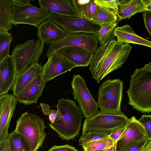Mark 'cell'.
<instances>
[{
	"label": "cell",
	"mask_w": 151,
	"mask_h": 151,
	"mask_svg": "<svg viewBox=\"0 0 151 151\" xmlns=\"http://www.w3.org/2000/svg\"><path fill=\"white\" fill-rule=\"evenodd\" d=\"M132 49L129 44H121L116 40L99 45L94 53L89 70L97 83L107 75L122 67Z\"/></svg>",
	"instance_id": "1"
},
{
	"label": "cell",
	"mask_w": 151,
	"mask_h": 151,
	"mask_svg": "<svg viewBox=\"0 0 151 151\" xmlns=\"http://www.w3.org/2000/svg\"><path fill=\"white\" fill-rule=\"evenodd\" d=\"M128 104L142 113L151 112V62L130 76Z\"/></svg>",
	"instance_id": "2"
},
{
	"label": "cell",
	"mask_w": 151,
	"mask_h": 151,
	"mask_svg": "<svg viewBox=\"0 0 151 151\" xmlns=\"http://www.w3.org/2000/svg\"><path fill=\"white\" fill-rule=\"evenodd\" d=\"M56 106L63 115L60 120L48 124L63 140L68 141L79 135L82 124V112L76 102L68 99L61 98Z\"/></svg>",
	"instance_id": "3"
},
{
	"label": "cell",
	"mask_w": 151,
	"mask_h": 151,
	"mask_svg": "<svg viewBox=\"0 0 151 151\" xmlns=\"http://www.w3.org/2000/svg\"><path fill=\"white\" fill-rule=\"evenodd\" d=\"M47 127L38 116L25 112L17 121L15 131L23 137L30 151H37L45 139Z\"/></svg>",
	"instance_id": "4"
},
{
	"label": "cell",
	"mask_w": 151,
	"mask_h": 151,
	"mask_svg": "<svg viewBox=\"0 0 151 151\" xmlns=\"http://www.w3.org/2000/svg\"><path fill=\"white\" fill-rule=\"evenodd\" d=\"M123 82L119 79H108L100 86L97 103L100 111L107 114H119L123 97Z\"/></svg>",
	"instance_id": "5"
},
{
	"label": "cell",
	"mask_w": 151,
	"mask_h": 151,
	"mask_svg": "<svg viewBox=\"0 0 151 151\" xmlns=\"http://www.w3.org/2000/svg\"><path fill=\"white\" fill-rule=\"evenodd\" d=\"M38 39L28 40L17 45L12 50V56L16 76L19 75L38 62L45 47Z\"/></svg>",
	"instance_id": "6"
},
{
	"label": "cell",
	"mask_w": 151,
	"mask_h": 151,
	"mask_svg": "<svg viewBox=\"0 0 151 151\" xmlns=\"http://www.w3.org/2000/svg\"><path fill=\"white\" fill-rule=\"evenodd\" d=\"M129 119L124 113L113 114L100 111L93 117L85 119L81 134L91 132L111 133L117 129L125 127Z\"/></svg>",
	"instance_id": "7"
},
{
	"label": "cell",
	"mask_w": 151,
	"mask_h": 151,
	"mask_svg": "<svg viewBox=\"0 0 151 151\" xmlns=\"http://www.w3.org/2000/svg\"><path fill=\"white\" fill-rule=\"evenodd\" d=\"M98 44L94 34L83 32L68 34L61 39L50 44L46 56L48 57L61 48L68 47L80 48L94 54Z\"/></svg>",
	"instance_id": "8"
},
{
	"label": "cell",
	"mask_w": 151,
	"mask_h": 151,
	"mask_svg": "<svg viewBox=\"0 0 151 151\" xmlns=\"http://www.w3.org/2000/svg\"><path fill=\"white\" fill-rule=\"evenodd\" d=\"M74 98L84 116L90 118L99 112L97 102L89 92L84 79L80 75H74L71 81Z\"/></svg>",
	"instance_id": "9"
},
{
	"label": "cell",
	"mask_w": 151,
	"mask_h": 151,
	"mask_svg": "<svg viewBox=\"0 0 151 151\" xmlns=\"http://www.w3.org/2000/svg\"><path fill=\"white\" fill-rule=\"evenodd\" d=\"M13 3L12 22L14 25L25 24L37 28L43 21L49 18L48 12L30 3L23 5Z\"/></svg>",
	"instance_id": "10"
},
{
	"label": "cell",
	"mask_w": 151,
	"mask_h": 151,
	"mask_svg": "<svg viewBox=\"0 0 151 151\" xmlns=\"http://www.w3.org/2000/svg\"><path fill=\"white\" fill-rule=\"evenodd\" d=\"M49 18L67 34L83 32L94 34L101 28L100 25L79 17L61 16L49 13Z\"/></svg>",
	"instance_id": "11"
},
{
	"label": "cell",
	"mask_w": 151,
	"mask_h": 151,
	"mask_svg": "<svg viewBox=\"0 0 151 151\" xmlns=\"http://www.w3.org/2000/svg\"><path fill=\"white\" fill-rule=\"evenodd\" d=\"M76 67L74 64L55 52L48 57L47 62L42 67L41 74L46 83Z\"/></svg>",
	"instance_id": "12"
},
{
	"label": "cell",
	"mask_w": 151,
	"mask_h": 151,
	"mask_svg": "<svg viewBox=\"0 0 151 151\" xmlns=\"http://www.w3.org/2000/svg\"><path fill=\"white\" fill-rule=\"evenodd\" d=\"M17 101L13 94L0 96V144L7 141L10 122Z\"/></svg>",
	"instance_id": "13"
},
{
	"label": "cell",
	"mask_w": 151,
	"mask_h": 151,
	"mask_svg": "<svg viewBox=\"0 0 151 151\" xmlns=\"http://www.w3.org/2000/svg\"><path fill=\"white\" fill-rule=\"evenodd\" d=\"M143 140H150L144 126L133 116L129 119L123 133L116 141V151H121L130 142Z\"/></svg>",
	"instance_id": "14"
},
{
	"label": "cell",
	"mask_w": 151,
	"mask_h": 151,
	"mask_svg": "<svg viewBox=\"0 0 151 151\" xmlns=\"http://www.w3.org/2000/svg\"><path fill=\"white\" fill-rule=\"evenodd\" d=\"M37 28V35L43 43L50 44L61 39L68 34L49 18L43 21Z\"/></svg>",
	"instance_id": "15"
},
{
	"label": "cell",
	"mask_w": 151,
	"mask_h": 151,
	"mask_svg": "<svg viewBox=\"0 0 151 151\" xmlns=\"http://www.w3.org/2000/svg\"><path fill=\"white\" fill-rule=\"evenodd\" d=\"M38 2L40 8L48 13L79 17L71 0H38Z\"/></svg>",
	"instance_id": "16"
},
{
	"label": "cell",
	"mask_w": 151,
	"mask_h": 151,
	"mask_svg": "<svg viewBox=\"0 0 151 151\" xmlns=\"http://www.w3.org/2000/svg\"><path fill=\"white\" fill-rule=\"evenodd\" d=\"M16 74L12 55L0 62V96L7 94L15 80Z\"/></svg>",
	"instance_id": "17"
},
{
	"label": "cell",
	"mask_w": 151,
	"mask_h": 151,
	"mask_svg": "<svg viewBox=\"0 0 151 151\" xmlns=\"http://www.w3.org/2000/svg\"><path fill=\"white\" fill-rule=\"evenodd\" d=\"M41 73L37 76L23 91L16 97L20 103L25 105L37 103L38 99L42 95L46 83L43 79Z\"/></svg>",
	"instance_id": "18"
},
{
	"label": "cell",
	"mask_w": 151,
	"mask_h": 151,
	"mask_svg": "<svg viewBox=\"0 0 151 151\" xmlns=\"http://www.w3.org/2000/svg\"><path fill=\"white\" fill-rule=\"evenodd\" d=\"M56 52L65 58L77 67H82L90 65L94 54L80 48L71 47H63Z\"/></svg>",
	"instance_id": "19"
},
{
	"label": "cell",
	"mask_w": 151,
	"mask_h": 151,
	"mask_svg": "<svg viewBox=\"0 0 151 151\" xmlns=\"http://www.w3.org/2000/svg\"><path fill=\"white\" fill-rule=\"evenodd\" d=\"M114 34L119 43L137 44L151 48V42L137 35L130 25L117 27L114 30Z\"/></svg>",
	"instance_id": "20"
},
{
	"label": "cell",
	"mask_w": 151,
	"mask_h": 151,
	"mask_svg": "<svg viewBox=\"0 0 151 151\" xmlns=\"http://www.w3.org/2000/svg\"><path fill=\"white\" fill-rule=\"evenodd\" d=\"M42 67L38 63H35L20 74L16 76L11 88L13 94L17 96L33 79L41 73Z\"/></svg>",
	"instance_id": "21"
},
{
	"label": "cell",
	"mask_w": 151,
	"mask_h": 151,
	"mask_svg": "<svg viewBox=\"0 0 151 151\" xmlns=\"http://www.w3.org/2000/svg\"><path fill=\"white\" fill-rule=\"evenodd\" d=\"M71 1L79 18L90 21L97 15L98 6L94 0Z\"/></svg>",
	"instance_id": "22"
},
{
	"label": "cell",
	"mask_w": 151,
	"mask_h": 151,
	"mask_svg": "<svg viewBox=\"0 0 151 151\" xmlns=\"http://www.w3.org/2000/svg\"><path fill=\"white\" fill-rule=\"evenodd\" d=\"M118 9L122 19H129L137 13L146 11L143 0H123L119 4Z\"/></svg>",
	"instance_id": "23"
},
{
	"label": "cell",
	"mask_w": 151,
	"mask_h": 151,
	"mask_svg": "<svg viewBox=\"0 0 151 151\" xmlns=\"http://www.w3.org/2000/svg\"><path fill=\"white\" fill-rule=\"evenodd\" d=\"M122 19L118 12L98 6L97 15L90 21L102 27L112 25Z\"/></svg>",
	"instance_id": "24"
},
{
	"label": "cell",
	"mask_w": 151,
	"mask_h": 151,
	"mask_svg": "<svg viewBox=\"0 0 151 151\" xmlns=\"http://www.w3.org/2000/svg\"><path fill=\"white\" fill-rule=\"evenodd\" d=\"M12 0H0V31L8 32L12 27Z\"/></svg>",
	"instance_id": "25"
},
{
	"label": "cell",
	"mask_w": 151,
	"mask_h": 151,
	"mask_svg": "<svg viewBox=\"0 0 151 151\" xmlns=\"http://www.w3.org/2000/svg\"><path fill=\"white\" fill-rule=\"evenodd\" d=\"M7 140L11 151H30L23 137L14 130L9 134Z\"/></svg>",
	"instance_id": "26"
},
{
	"label": "cell",
	"mask_w": 151,
	"mask_h": 151,
	"mask_svg": "<svg viewBox=\"0 0 151 151\" xmlns=\"http://www.w3.org/2000/svg\"><path fill=\"white\" fill-rule=\"evenodd\" d=\"M118 22L111 25L101 27L100 29L94 34L98 40L100 45L115 40L114 30L117 27Z\"/></svg>",
	"instance_id": "27"
},
{
	"label": "cell",
	"mask_w": 151,
	"mask_h": 151,
	"mask_svg": "<svg viewBox=\"0 0 151 151\" xmlns=\"http://www.w3.org/2000/svg\"><path fill=\"white\" fill-rule=\"evenodd\" d=\"M116 142L109 136L90 142L82 147L84 151H99L109 148Z\"/></svg>",
	"instance_id": "28"
},
{
	"label": "cell",
	"mask_w": 151,
	"mask_h": 151,
	"mask_svg": "<svg viewBox=\"0 0 151 151\" xmlns=\"http://www.w3.org/2000/svg\"><path fill=\"white\" fill-rule=\"evenodd\" d=\"M13 39L12 34L8 32L0 31V62L9 55L10 45Z\"/></svg>",
	"instance_id": "29"
},
{
	"label": "cell",
	"mask_w": 151,
	"mask_h": 151,
	"mask_svg": "<svg viewBox=\"0 0 151 151\" xmlns=\"http://www.w3.org/2000/svg\"><path fill=\"white\" fill-rule=\"evenodd\" d=\"M111 133L91 132L81 134L78 140L79 145L83 147L90 142L108 137Z\"/></svg>",
	"instance_id": "30"
},
{
	"label": "cell",
	"mask_w": 151,
	"mask_h": 151,
	"mask_svg": "<svg viewBox=\"0 0 151 151\" xmlns=\"http://www.w3.org/2000/svg\"><path fill=\"white\" fill-rule=\"evenodd\" d=\"M123 0H94V1L97 5L99 6L119 12V5Z\"/></svg>",
	"instance_id": "31"
},
{
	"label": "cell",
	"mask_w": 151,
	"mask_h": 151,
	"mask_svg": "<svg viewBox=\"0 0 151 151\" xmlns=\"http://www.w3.org/2000/svg\"><path fill=\"white\" fill-rule=\"evenodd\" d=\"M148 141L143 140L130 142L124 146L121 151H141Z\"/></svg>",
	"instance_id": "32"
},
{
	"label": "cell",
	"mask_w": 151,
	"mask_h": 151,
	"mask_svg": "<svg viewBox=\"0 0 151 151\" xmlns=\"http://www.w3.org/2000/svg\"><path fill=\"white\" fill-rule=\"evenodd\" d=\"M138 121L144 126L149 139L151 140V115H142Z\"/></svg>",
	"instance_id": "33"
},
{
	"label": "cell",
	"mask_w": 151,
	"mask_h": 151,
	"mask_svg": "<svg viewBox=\"0 0 151 151\" xmlns=\"http://www.w3.org/2000/svg\"><path fill=\"white\" fill-rule=\"evenodd\" d=\"M47 151H79L74 147L68 144L53 146Z\"/></svg>",
	"instance_id": "34"
},
{
	"label": "cell",
	"mask_w": 151,
	"mask_h": 151,
	"mask_svg": "<svg viewBox=\"0 0 151 151\" xmlns=\"http://www.w3.org/2000/svg\"><path fill=\"white\" fill-rule=\"evenodd\" d=\"M49 119L51 123H54L61 120L63 117V115L58 110H50L48 115Z\"/></svg>",
	"instance_id": "35"
},
{
	"label": "cell",
	"mask_w": 151,
	"mask_h": 151,
	"mask_svg": "<svg viewBox=\"0 0 151 151\" xmlns=\"http://www.w3.org/2000/svg\"><path fill=\"white\" fill-rule=\"evenodd\" d=\"M142 16L145 27L148 33L151 35V12H145Z\"/></svg>",
	"instance_id": "36"
},
{
	"label": "cell",
	"mask_w": 151,
	"mask_h": 151,
	"mask_svg": "<svg viewBox=\"0 0 151 151\" xmlns=\"http://www.w3.org/2000/svg\"><path fill=\"white\" fill-rule=\"evenodd\" d=\"M125 127L117 129L112 132L109 136L114 140L117 141L123 133Z\"/></svg>",
	"instance_id": "37"
},
{
	"label": "cell",
	"mask_w": 151,
	"mask_h": 151,
	"mask_svg": "<svg viewBox=\"0 0 151 151\" xmlns=\"http://www.w3.org/2000/svg\"><path fill=\"white\" fill-rule=\"evenodd\" d=\"M40 105L43 114L46 116L48 115L50 111L49 105L47 104L42 103H40Z\"/></svg>",
	"instance_id": "38"
},
{
	"label": "cell",
	"mask_w": 151,
	"mask_h": 151,
	"mask_svg": "<svg viewBox=\"0 0 151 151\" xmlns=\"http://www.w3.org/2000/svg\"><path fill=\"white\" fill-rule=\"evenodd\" d=\"M0 151H11L7 140L6 142L0 144Z\"/></svg>",
	"instance_id": "39"
},
{
	"label": "cell",
	"mask_w": 151,
	"mask_h": 151,
	"mask_svg": "<svg viewBox=\"0 0 151 151\" xmlns=\"http://www.w3.org/2000/svg\"><path fill=\"white\" fill-rule=\"evenodd\" d=\"M13 3L19 5H23L30 3L29 0H12Z\"/></svg>",
	"instance_id": "40"
},
{
	"label": "cell",
	"mask_w": 151,
	"mask_h": 151,
	"mask_svg": "<svg viewBox=\"0 0 151 151\" xmlns=\"http://www.w3.org/2000/svg\"><path fill=\"white\" fill-rule=\"evenodd\" d=\"M145 7L146 11L151 12V0H143Z\"/></svg>",
	"instance_id": "41"
},
{
	"label": "cell",
	"mask_w": 151,
	"mask_h": 151,
	"mask_svg": "<svg viewBox=\"0 0 151 151\" xmlns=\"http://www.w3.org/2000/svg\"><path fill=\"white\" fill-rule=\"evenodd\" d=\"M141 151H151V140L147 142Z\"/></svg>",
	"instance_id": "42"
},
{
	"label": "cell",
	"mask_w": 151,
	"mask_h": 151,
	"mask_svg": "<svg viewBox=\"0 0 151 151\" xmlns=\"http://www.w3.org/2000/svg\"><path fill=\"white\" fill-rule=\"evenodd\" d=\"M116 142L113 146L109 148L99 151H116Z\"/></svg>",
	"instance_id": "43"
}]
</instances>
